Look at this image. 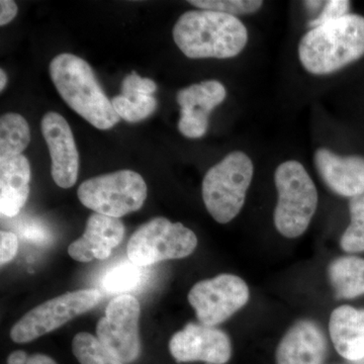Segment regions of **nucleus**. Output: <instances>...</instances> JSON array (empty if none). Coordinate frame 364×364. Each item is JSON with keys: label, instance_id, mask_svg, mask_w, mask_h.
<instances>
[{"label": "nucleus", "instance_id": "obj_2", "mask_svg": "<svg viewBox=\"0 0 364 364\" xmlns=\"http://www.w3.org/2000/svg\"><path fill=\"white\" fill-rule=\"evenodd\" d=\"M364 55V18L348 14L304 35L299 58L306 71L326 75L358 61Z\"/></svg>", "mask_w": 364, "mask_h": 364}, {"label": "nucleus", "instance_id": "obj_14", "mask_svg": "<svg viewBox=\"0 0 364 364\" xmlns=\"http://www.w3.org/2000/svg\"><path fill=\"white\" fill-rule=\"evenodd\" d=\"M124 236V226L121 220L95 213L88 218L82 237L69 246L68 253L78 262L107 259L112 249L122 243Z\"/></svg>", "mask_w": 364, "mask_h": 364}, {"label": "nucleus", "instance_id": "obj_29", "mask_svg": "<svg viewBox=\"0 0 364 364\" xmlns=\"http://www.w3.org/2000/svg\"><path fill=\"white\" fill-rule=\"evenodd\" d=\"M18 9L16 2L11 0L0 1V25L6 26L11 23L18 14Z\"/></svg>", "mask_w": 364, "mask_h": 364}, {"label": "nucleus", "instance_id": "obj_31", "mask_svg": "<svg viewBox=\"0 0 364 364\" xmlns=\"http://www.w3.org/2000/svg\"><path fill=\"white\" fill-rule=\"evenodd\" d=\"M28 356L25 351H14L7 358V364H26Z\"/></svg>", "mask_w": 364, "mask_h": 364}, {"label": "nucleus", "instance_id": "obj_28", "mask_svg": "<svg viewBox=\"0 0 364 364\" xmlns=\"http://www.w3.org/2000/svg\"><path fill=\"white\" fill-rule=\"evenodd\" d=\"M18 250V236L13 232H0V263L6 264L14 259Z\"/></svg>", "mask_w": 364, "mask_h": 364}, {"label": "nucleus", "instance_id": "obj_7", "mask_svg": "<svg viewBox=\"0 0 364 364\" xmlns=\"http://www.w3.org/2000/svg\"><path fill=\"white\" fill-rule=\"evenodd\" d=\"M198 237L181 223L158 217L142 225L127 246L129 260L141 267L164 260L181 259L193 253Z\"/></svg>", "mask_w": 364, "mask_h": 364}, {"label": "nucleus", "instance_id": "obj_20", "mask_svg": "<svg viewBox=\"0 0 364 364\" xmlns=\"http://www.w3.org/2000/svg\"><path fill=\"white\" fill-rule=\"evenodd\" d=\"M31 141L30 126L23 116L14 112L0 119V157L21 155Z\"/></svg>", "mask_w": 364, "mask_h": 364}, {"label": "nucleus", "instance_id": "obj_21", "mask_svg": "<svg viewBox=\"0 0 364 364\" xmlns=\"http://www.w3.org/2000/svg\"><path fill=\"white\" fill-rule=\"evenodd\" d=\"M146 279L147 273L145 267L126 261L112 267L105 273L102 284L107 293L127 294L142 287Z\"/></svg>", "mask_w": 364, "mask_h": 364}, {"label": "nucleus", "instance_id": "obj_19", "mask_svg": "<svg viewBox=\"0 0 364 364\" xmlns=\"http://www.w3.org/2000/svg\"><path fill=\"white\" fill-rule=\"evenodd\" d=\"M330 282L339 299H354L364 294V259L347 256L330 264Z\"/></svg>", "mask_w": 364, "mask_h": 364}, {"label": "nucleus", "instance_id": "obj_23", "mask_svg": "<svg viewBox=\"0 0 364 364\" xmlns=\"http://www.w3.org/2000/svg\"><path fill=\"white\" fill-rule=\"evenodd\" d=\"M350 224L342 235L340 245L348 253L364 252V195L349 203Z\"/></svg>", "mask_w": 364, "mask_h": 364}, {"label": "nucleus", "instance_id": "obj_4", "mask_svg": "<svg viewBox=\"0 0 364 364\" xmlns=\"http://www.w3.org/2000/svg\"><path fill=\"white\" fill-rule=\"evenodd\" d=\"M279 198L275 228L287 238L305 233L318 207V191L305 167L296 160L282 163L274 173Z\"/></svg>", "mask_w": 364, "mask_h": 364}, {"label": "nucleus", "instance_id": "obj_17", "mask_svg": "<svg viewBox=\"0 0 364 364\" xmlns=\"http://www.w3.org/2000/svg\"><path fill=\"white\" fill-rule=\"evenodd\" d=\"M31 167L21 155L0 157V213L16 217L30 195Z\"/></svg>", "mask_w": 364, "mask_h": 364}, {"label": "nucleus", "instance_id": "obj_5", "mask_svg": "<svg viewBox=\"0 0 364 364\" xmlns=\"http://www.w3.org/2000/svg\"><path fill=\"white\" fill-rule=\"evenodd\" d=\"M253 172L252 161L241 151L230 153L208 170L203 181V198L215 221L227 224L241 212Z\"/></svg>", "mask_w": 364, "mask_h": 364}, {"label": "nucleus", "instance_id": "obj_30", "mask_svg": "<svg viewBox=\"0 0 364 364\" xmlns=\"http://www.w3.org/2000/svg\"><path fill=\"white\" fill-rule=\"evenodd\" d=\"M23 237L28 241L31 242H44L46 239V232L43 227L36 223L26 224L23 229Z\"/></svg>", "mask_w": 364, "mask_h": 364}, {"label": "nucleus", "instance_id": "obj_1", "mask_svg": "<svg viewBox=\"0 0 364 364\" xmlns=\"http://www.w3.org/2000/svg\"><path fill=\"white\" fill-rule=\"evenodd\" d=\"M174 42L188 58H233L247 44L246 26L236 16L218 11H189L173 28Z\"/></svg>", "mask_w": 364, "mask_h": 364}, {"label": "nucleus", "instance_id": "obj_13", "mask_svg": "<svg viewBox=\"0 0 364 364\" xmlns=\"http://www.w3.org/2000/svg\"><path fill=\"white\" fill-rule=\"evenodd\" d=\"M226 95L224 85L217 80L203 81L179 90L176 100L181 107L178 129L182 135L191 139L205 136L210 112Z\"/></svg>", "mask_w": 364, "mask_h": 364}, {"label": "nucleus", "instance_id": "obj_25", "mask_svg": "<svg viewBox=\"0 0 364 364\" xmlns=\"http://www.w3.org/2000/svg\"><path fill=\"white\" fill-rule=\"evenodd\" d=\"M191 6L205 11H218L230 16H243L259 11L261 0H189Z\"/></svg>", "mask_w": 364, "mask_h": 364}, {"label": "nucleus", "instance_id": "obj_27", "mask_svg": "<svg viewBox=\"0 0 364 364\" xmlns=\"http://www.w3.org/2000/svg\"><path fill=\"white\" fill-rule=\"evenodd\" d=\"M350 6V1H347V0H330V1H326L322 11H321L317 18L310 21L308 26L312 30V28L324 25V23H329V21L343 18V16L349 14Z\"/></svg>", "mask_w": 364, "mask_h": 364}, {"label": "nucleus", "instance_id": "obj_32", "mask_svg": "<svg viewBox=\"0 0 364 364\" xmlns=\"http://www.w3.org/2000/svg\"><path fill=\"white\" fill-rule=\"evenodd\" d=\"M26 364H57L50 358L49 356L44 355V354H33L32 356H28Z\"/></svg>", "mask_w": 364, "mask_h": 364}, {"label": "nucleus", "instance_id": "obj_35", "mask_svg": "<svg viewBox=\"0 0 364 364\" xmlns=\"http://www.w3.org/2000/svg\"><path fill=\"white\" fill-rule=\"evenodd\" d=\"M354 364H364V358L363 359V360L358 361V363Z\"/></svg>", "mask_w": 364, "mask_h": 364}, {"label": "nucleus", "instance_id": "obj_10", "mask_svg": "<svg viewBox=\"0 0 364 364\" xmlns=\"http://www.w3.org/2000/svg\"><path fill=\"white\" fill-rule=\"evenodd\" d=\"M140 314L138 299L121 294L109 301L105 317L98 321L97 339L123 363H133L140 355Z\"/></svg>", "mask_w": 364, "mask_h": 364}, {"label": "nucleus", "instance_id": "obj_8", "mask_svg": "<svg viewBox=\"0 0 364 364\" xmlns=\"http://www.w3.org/2000/svg\"><path fill=\"white\" fill-rule=\"evenodd\" d=\"M102 299L98 289H79L49 299L26 313L11 330L16 343H28L55 331L69 321L95 308Z\"/></svg>", "mask_w": 364, "mask_h": 364}, {"label": "nucleus", "instance_id": "obj_18", "mask_svg": "<svg viewBox=\"0 0 364 364\" xmlns=\"http://www.w3.org/2000/svg\"><path fill=\"white\" fill-rule=\"evenodd\" d=\"M330 336L342 358L358 363L364 358V310L350 306L335 309L329 322Z\"/></svg>", "mask_w": 364, "mask_h": 364}, {"label": "nucleus", "instance_id": "obj_12", "mask_svg": "<svg viewBox=\"0 0 364 364\" xmlns=\"http://www.w3.org/2000/svg\"><path fill=\"white\" fill-rule=\"evenodd\" d=\"M42 133L51 155L55 183L72 188L78 178L79 155L70 126L58 112H49L43 117Z\"/></svg>", "mask_w": 364, "mask_h": 364}, {"label": "nucleus", "instance_id": "obj_24", "mask_svg": "<svg viewBox=\"0 0 364 364\" xmlns=\"http://www.w3.org/2000/svg\"><path fill=\"white\" fill-rule=\"evenodd\" d=\"M112 107L119 119L129 123H138L150 117L157 109V100L153 95H140L135 100H129L123 95L112 100Z\"/></svg>", "mask_w": 364, "mask_h": 364}, {"label": "nucleus", "instance_id": "obj_15", "mask_svg": "<svg viewBox=\"0 0 364 364\" xmlns=\"http://www.w3.org/2000/svg\"><path fill=\"white\" fill-rule=\"evenodd\" d=\"M314 161L321 178L337 195L350 198L364 195V157L340 156L320 148Z\"/></svg>", "mask_w": 364, "mask_h": 364}, {"label": "nucleus", "instance_id": "obj_9", "mask_svg": "<svg viewBox=\"0 0 364 364\" xmlns=\"http://www.w3.org/2000/svg\"><path fill=\"white\" fill-rule=\"evenodd\" d=\"M250 298L246 282L237 275H218L198 282L188 294V301L195 309L200 324L214 327L241 310Z\"/></svg>", "mask_w": 364, "mask_h": 364}, {"label": "nucleus", "instance_id": "obj_16", "mask_svg": "<svg viewBox=\"0 0 364 364\" xmlns=\"http://www.w3.org/2000/svg\"><path fill=\"white\" fill-rule=\"evenodd\" d=\"M327 340L316 323L301 320L289 328L277 346V364H324Z\"/></svg>", "mask_w": 364, "mask_h": 364}, {"label": "nucleus", "instance_id": "obj_3", "mask_svg": "<svg viewBox=\"0 0 364 364\" xmlns=\"http://www.w3.org/2000/svg\"><path fill=\"white\" fill-rule=\"evenodd\" d=\"M50 75L60 97L93 127L109 130L119 123L112 100L85 60L70 53L60 54L50 63Z\"/></svg>", "mask_w": 364, "mask_h": 364}, {"label": "nucleus", "instance_id": "obj_33", "mask_svg": "<svg viewBox=\"0 0 364 364\" xmlns=\"http://www.w3.org/2000/svg\"><path fill=\"white\" fill-rule=\"evenodd\" d=\"M324 1H305L306 9H308L310 13H317L318 9L323 6L324 4Z\"/></svg>", "mask_w": 364, "mask_h": 364}, {"label": "nucleus", "instance_id": "obj_22", "mask_svg": "<svg viewBox=\"0 0 364 364\" xmlns=\"http://www.w3.org/2000/svg\"><path fill=\"white\" fill-rule=\"evenodd\" d=\"M72 351L80 364H123L90 333H78L74 337Z\"/></svg>", "mask_w": 364, "mask_h": 364}, {"label": "nucleus", "instance_id": "obj_6", "mask_svg": "<svg viewBox=\"0 0 364 364\" xmlns=\"http://www.w3.org/2000/svg\"><path fill=\"white\" fill-rule=\"evenodd\" d=\"M147 184L133 170H119L92 177L80 184L79 200L97 214L119 219L136 212L147 198Z\"/></svg>", "mask_w": 364, "mask_h": 364}, {"label": "nucleus", "instance_id": "obj_11", "mask_svg": "<svg viewBox=\"0 0 364 364\" xmlns=\"http://www.w3.org/2000/svg\"><path fill=\"white\" fill-rule=\"evenodd\" d=\"M169 350L177 363L226 364L231 359L232 344L221 330L189 323L170 339Z\"/></svg>", "mask_w": 364, "mask_h": 364}, {"label": "nucleus", "instance_id": "obj_26", "mask_svg": "<svg viewBox=\"0 0 364 364\" xmlns=\"http://www.w3.org/2000/svg\"><path fill=\"white\" fill-rule=\"evenodd\" d=\"M157 85L150 78H142L135 71L127 75L122 82V95L129 100H135L140 95H152Z\"/></svg>", "mask_w": 364, "mask_h": 364}, {"label": "nucleus", "instance_id": "obj_34", "mask_svg": "<svg viewBox=\"0 0 364 364\" xmlns=\"http://www.w3.org/2000/svg\"><path fill=\"white\" fill-rule=\"evenodd\" d=\"M6 73L4 72V69H1V70H0V90L4 91V88H6Z\"/></svg>", "mask_w": 364, "mask_h": 364}]
</instances>
